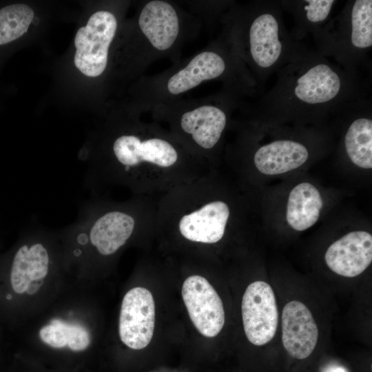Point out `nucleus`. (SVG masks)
I'll return each instance as SVG.
<instances>
[{"label": "nucleus", "instance_id": "1", "mask_svg": "<svg viewBox=\"0 0 372 372\" xmlns=\"http://www.w3.org/2000/svg\"><path fill=\"white\" fill-rule=\"evenodd\" d=\"M273 87L256 108L264 114L304 116L344 111L364 98L358 72L307 50L277 73Z\"/></svg>", "mask_w": 372, "mask_h": 372}, {"label": "nucleus", "instance_id": "2", "mask_svg": "<svg viewBox=\"0 0 372 372\" xmlns=\"http://www.w3.org/2000/svg\"><path fill=\"white\" fill-rule=\"evenodd\" d=\"M107 134L99 150L83 151L81 159L87 163L84 186L96 192L105 184L136 188L146 168L174 167L185 158L194 156L171 133L138 120L139 112Z\"/></svg>", "mask_w": 372, "mask_h": 372}, {"label": "nucleus", "instance_id": "3", "mask_svg": "<svg viewBox=\"0 0 372 372\" xmlns=\"http://www.w3.org/2000/svg\"><path fill=\"white\" fill-rule=\"evenodd\" d=\"M282 11L280 1L231 3L220 19L223 32L257 86L308 50L286 29Z\"/></svg>", "mask_w": 372, "mask_h": 372}, {"label": "nucleus", "instance_id": "4", "mask_svg": "<svg viewBox=\"0 0 372 372\" xmlns=\"http://www.w3.org/2000/svg\"><path fill=\"white\" fill-rule=\"evenodd\" d=\"M219 81L223 88L242 96L254 92V79L223 32L204 49L168 70L141 78L136 85L134 110L141 113L154 106L180 99L205 82Z\"/></svg>", "mask_w": 372, "mask_h": 372}, {"label": "nucleus", "instance_id": "5", "mask_svg": "<svg viewBox=\"0 0 372 372\" xmlns=\"http://www.w3.org/2000/svg\"><path fill=\"white\" fill-rule=\"evenodd\" d=\"M199 26L198 19L174 1H145L132 21L123 47L128 71L140 74L163 58L179 62L182 47L197 34Z\"/></svg>", "mask_w": 372, "mask_h": 372}, {"label": "nucleus", "instance_id": "6", "mask_svg": "<svg viewBox=\"0 0 372 372\" xmlns=\"http://www.w3.org/2000/svg\"><path fill=\"white\" fill-rule=\"evenodd\" d=\"M238 92L223 88L200 99H183L158 104L149 110L156 120L167 123L171 134L194 155L214 149L220 141L229 116L240 108Z\"/></svg>", "mask_w": 372, "mask_h": 372}, {"label": "nucleus", "instance_id": "7", "mask_svg": "<svg viewBox=\"0 0 372 372\" xmlns=\"http://www.w3.org/2000/svg\"><path fill=\"white\" fill-rule=\"evenodd\" d=\"M138 225L132 203H112L96 199L84 202L76 220L63 234L79 245H90L103 256L114 254L132 238Z\"/></svg>", "mask_w": 372, "mask_h": 372}, {"label": "nucleus", "instance_id": "8", "mask_svg": "<svg viewBox=\"0 0 372 372\" xmlns=\"http://www.w3.org/2000/svg\"><path fill=\"white\" fill-rule=\"evenodd\" d=\"M313 37L319 53L358 72L372 47V1H349Z\"/></svg>", "mask_w": 372, "mask_h": 372}, {"label": "nucleus", "instance_id": "9", "mask_svg": "<svg viewBox=\"0 0 372 372\" xmlns=\"http://www.w3.org/2000/svg\"><path fill=\"white\" fill-rule=\"evenodd\" d=\"M118 25L116 13L102 9L94 12L87 24L79 28L74 37V63L82 74L92 78L104 74Z\"/></svg>", "mask_w": 372, "mask_h": 372}, {"label": "nucleus", "instance_id": "10", "mask_svg": "<svg viewBox=\"0 0 372 372\" xmlns=\"http://www.w3.org/2000/svg\"><path fill=\"white\" fill-rule=\"evenodd\" d=\"M244 331L248 340L262 346L273 338L278 323V312L274 292L264 281L247 286L241 304Z\"/></svg>", "mask_w": 372, "mask_h": 372}, {"label": "nucleus", "instance_id": "11", "mask_svg": "<svg viewBox=\"0 0 372 372\" xmlns=\"http://www.w3.org/2000/svg\"><path fill=\"white\" fill-rule=\"evenodd\" d=\"M155 323V304L151 292L141 287L124 296L119 316L121 340L135 350L146 347L152 340Z\"/></svg>", "mask_w": 372, "mask_h": 372}, {"label": "nucleus", "instance_id": "12", "mask_svg": "<svg viewBox=\"0 0 372 372\" xmlns=\"http://www.w3.org/2000/svg\"><path fill=\"white\" fill-rule=\"evenodd\" d=\"M182 297L190 320L200 334L216 336L225 324L223 302L208 280L198 275L189 276L182 287Z\"/></svg>", "mask_w": 372, "mask_h": 372}, {"label": "nucleus", "instance_id": "13", "mask_svg": "<svg viewBox=\"0 0 372 372\" xmlns=\"http://www.w3.org/2000/svg\"><path fill=\"white\" fill-rule=\"evenodd\" d=\"M39 231L36 229L34 239L20 245L13 256L10 282L17 293L26 292L30 287L39 289L49 273L51 256L42 239L45 231L42 230L39 240L37 239Z\"/></svg>", "mask_w": 372, "mask_h": 372}, {"label": "nucleus", "instance_id": "14", "mask_svg": "<svg viewBox=\"0 0 372 372\" xmlns=\"http://www.w3.org/2000/svg\"><path fill=\"white\" fill-rule=\"evenodd\" d=\"M318 335L314 318L304 303L292 300L285 305L282 313V342L292 358H308L317 344Z\"/></svg>", "mask_w": 372, "mask_h": 372}, {"label": "nucleus", "instance_id": "15", "mask_svg": "<svg viewBox=\"0 0 372 372\" xmlns=\"http://www.w3.org/2000/svg\"><path fill=\"white\" fill-rule=\"evenodd\" d=\"M324 260L334 273L347 278L361 274L372 261V236L364 231H351L333 242Z\"/></svg>", "mask_w": 372, "mask_h": 372}, {"label": "nucleus", "instance_id": "16", "mask_svg": "<svg viewBox=\"0 0 372 372\" xmlns=\"http://www.w3.org/2000/svg\"><path fill=\"white\" fill-rule=\"evenodd\" d=\"M229 215V208L225 202L211 201L183 215L178 223V230L189 241L216 243L225 234Z\"/></svg>", "mask_w": 372, "mask_h": 372}, {"label": "nucleus", "instance_id": "17", "mask_svg": "<svg viewBox=\"0 0 372 372\" xmlns=\"http://www.w3.org/2000/svg\"><path fill=\"white\" fill-rule=\"evenodd\" d=\"M309 158V150L302 143L279 139L259 147L254 163L259 172L267 175L288 172L302 165Z\"/></svg>", "mask_w": 372, "mask_h": 372}, {"label": "nucleus", "instance_id": "18", "mask_svg": "<svg viewBox=\"0 0 372 372\" xmlns=\"http://www.w3.org/2000/svg\"><path fill=\"white\" fill-rule=\"evenodd\" d=\"M282 10L293 17L295 26L291 32L300 41L307 34L315 36L331 19V14L337 1L334 0H289L280 1Z\"/></svg>", "mask_w": 372, "mask_h": 372}, {"label": "nucleus", "instance_id": "19", "mask_svg": "<svg viewBox=\"0 0 372 372\" xmlns=\"http://www.w3.org/2000/svg\"><path fill=\"white\" fill-rule=\"evenodd\" d=\"M322 205L320 194L314 185L309 183L297 185L288 198V224L297 231L309 229L318 221Z\"/></svg>", "mask_w": 372, "mask_h": 372}, {"label": "nucleus", "instance_id": "20", "mask_svg": "<svg viewBox=\"0 0 372 372\" xmlns=\"http://www.w3.org/2000/svg\"><path fill=\"white\" fill-rule=\"evenodd\" d=\"M354 118L344 135V144L347 156L355 165L372 168V119L369 115Z\"/></svg>", "mask_w": 372, "mask_h": 372}, {"label": "nucleus", "instance_id": "21", "mask_svg": "<svg viewBox=\"0 0 372 372\" xmlns=\"http://www.w3.org/2000/svg\"><path fill=\"white\" fill-rule=\"evenodd\" d=\"M41 340L54 348L68 347L72 351H80L87 348L90 338L87 331L79 324L54 320L42 327L39 331Z\"/></svg>", "mask_w": 372, "mask_h": 372}, {"label": "nucleus", "instance_id": "22", "mask_svg": "<svg viewBox=\"0 0 372 372\" xmlns=\"http://www.w3.org/2000/svg\"><path fill=\"white\" fill-rule=\"evenodd\" d=\"M326 372H347L345 369L341 366H332L327 370Z\"/></svg>", "mask_w": 372, "mask_h": 372}, {"label": "nucleus", "instance_id": "23", "mask_svg": "<svg viewBox=\"0 0 372 372\" xmlns=\"http://www.w3.org/2000/svg\"><path fill=\"white\" fill-rule=\"evenodd\" d=\"M7 298H8V299H11V295L7 296Z\"/></svg>", "mask_w": 372, "mask_h": 372}]
</instances>
